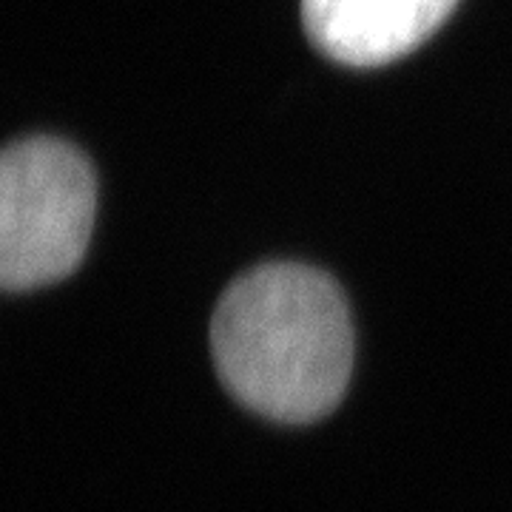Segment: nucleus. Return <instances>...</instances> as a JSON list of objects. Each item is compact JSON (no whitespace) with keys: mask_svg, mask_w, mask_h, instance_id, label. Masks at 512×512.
<instances>
[{"mask_svg":"<svg viewBox=\"0 0 512 512\" xmlns=\"http://www.w3.org/2000/svg\"><path fill=\"white\" fill-rule=\"evenodd\" d=\"M211 350L222 384L254 413L291 424L322 419L353 370L345 296L308 265H259L222 293Z\"/></svg>","mask_w":512,"mask_h":512,"instance_id":"f257e3e1","label":"nucleus"},{"mask_svg":"<svg viewBox=\"0 0 512 512\" xmlns=\"http://www.w3.org/2000/svg\"><path fill=\"white\" fill-rule=\"evenodd\" d=\"M94 228L89 160L55 137H29L0 160V282L35 291L77 271Z\"/></svg>","mask_w":512,"mask_h":512,"instance_id":"f03ea898","label":"nucleus"},{"mask_svg":"<svg viewBox=\"0 0 512 512\" xmlns=\"http://www.w3.org/2000/svg\"><path fill=\"white\" fill-rule=\"evenodd\" d=\"M458 0H302V23L330 60L373 69L419 49Z\"/></svg>","mask_w":512,"mask_h":512,"instance_id":"7ed1b4c3","label":"nucleus"}]
</instances>
